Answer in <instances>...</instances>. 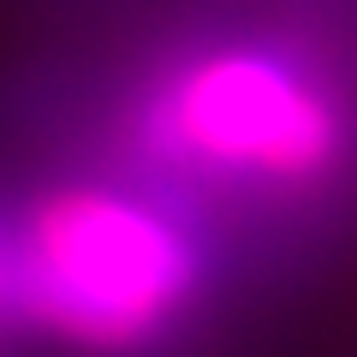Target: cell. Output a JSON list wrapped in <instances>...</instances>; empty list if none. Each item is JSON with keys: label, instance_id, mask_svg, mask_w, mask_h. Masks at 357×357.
I'll list each match as a JSON object with an SVG mask.
<instances>
[{"label": "cell", "instance_id": "obj_2", "mask_svg": "<svg viewBox=\"0 0 357 357\" xmlns=\"http://www.w3.org/2000/svg\"><path fill=\"white\" fill-rule=\"evenodd\" d=\"M155 143L215 173L316 178L340 155L345 126L298 66L262 48H220L161 89Z\"/></svg>", "mask_w": 357, "mask_h": 357}, {"label": "cell", "instance_id": "obj_3", "mask_svg": "<svg viewBox=\"0 0 357 357\" xmlns=\"http://www.w3.org/2000/svg\"><path fill=\"white\" fill-rule=\"evenodd\" d=\"M0 304H13V244L0 238Z\"/></svg>", "mask_w": 357, "mask_h": 357}, {"label": "cell", "instance_id": "obj_1", "mask_svg": "<svg viewBox=\"0 0 357 357\" xmlns=\"http://www.w3.org/2000/svg\"><path fill=\"white\" fill-rule=\"evenodd\" d=\"M197 274L203 262L178 220L102 185L36 203L13 238V304L89 351L155 340L191 304Z\"/></svg>", "mask_w": 357, "mask_h": 357}]
</instances>
